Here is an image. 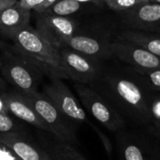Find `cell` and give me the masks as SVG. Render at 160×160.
Here are the masks:
<instances>
[{
	"label": "cell",
	"mask_w": 160,
	"mask_h": 160,
	"mask_svg": "<svg viewBox=\"0 0 160 160\" xmlns=\"http://www.w3.org/2000/svg\"><path fill=\"white\" fill-rule=\"evenodd\" d=\"M21 131L20 125L8 114L0 113V133Z\"/></svg>",
	"instance_id": "cell-23"
},
{
	"label": "cell",
	"mask_w": 160,
	"mask_h": 160,
	"mask_svg": "<svg viewBox=\"0 0 160 160\" xmlns=\"http://www.w3.org/2000/svg\"><path fill=\"white\" fill-rule=\"evenodd\" d=\"M136 70V69H135ZM146 85L156 93L160 94V68L151 70H136Z\"/></svg>",
	"instance_id": "cell-20"
},
{
	"label": "cell",
	"mask_w": 160,
	"mask_h": 160,
	"mask_svg": "<svg viewBox=\"0 0 160 160\" xmlns=\"http://www.w3.org/2000/svg\"><path fill=\"white\" fill-rule=\"evenodd\" d=\"M6 89H7V82L2 77H0V92H5Z\"/></svg>",
	"instance_id": "cell-28"
},
{
	"label": "cell",
	"mask_w": 160,
	"mask_h": 160,
	"mask_svg": "<svg viewBox=\"0 0 160 160\" xmlns=\"http://www.w3.org/2000/svg\"><path fill=\"white\" fill-rule=\"evenodd\" d=\"M48 153L53 160H87L70 143L56 141L49 146Z\"/></svg>",
	"instance_id": "cell-17"
},
{
	"label": "cell",
	"mask_w": 160,
	"mask_h": 160,
	"mask_svg": "<svg viewBox=\"0 0 160 160\" xmlns=\"http://www.w3.org/2000/svg\"><path fill=\"white\" fill-rule=\"evenodd\" d=\"M150 121L146 128L160 142V94H154L150 103Z\"/></svg>",
	"instance_id": "cell-19"
},
{
	"label": "cell",
	"mask_w": 160,
	"mask_h": 160,
	"mask_svg": "<svg viewBox=\"0 0 160 160\" xmlns=\"http://www.w3.org/2000/svg\"><path fill=\"white\" fill-rule=\"evenodd\" d=\"M144 2H151V3H157V4H160V0H144Z\"/></svg>",
	"instance_id": "cell-29"
},
{
	"label": "cell",
	"mask_w": 160,
	"mask_h": 160,
	"mask_svg": "<svg viewBox=\"0 0 160 160\" xmlns=\"http://www.w3.org/2000/svg\"><path fill=\"white\" fill-rule=\"evenodd\" d=\"M120 13L128 29L160 33V4L142 2Z\"/></svg>",
	"instance_id": "cell-11"
},
{
	"label": "cell",
	"mask_w": 160,
	"mask_h": 160,
	"mask_svg": "<svg viewBox=\"0 0 160 160\" xmlns=\"http://www.w3.org/2000/svg\"><path fill=\"white\" fill-rule=\"evenodd\" d=\"M63 47H68L84 55L101 61L113 55L111 49V41L108 39L93 36L81 35L79 33L66 41Z\"/></svg>",
	"instance_id": "cell-13"
},
{
	"label": "cell",
	"mask_w": 160,
	"mask_h": 160,
	"mask_svg": "<svg viewBox=\"0 0 160 160\" xmlns=\"http://www.w3.org/2000/svg\"><path fill=\"white\" fill-rule=\"evenodd\" d=\"M0 142L11 149L22 160H53L48 151L22 131L0 133Z\"/></svg>",
	"instance_id": "cell-12"
},
{
	"label": "cell",
	"mask_w": 160,
	"mask_h": 160,
	"mask_svg": "<svg viewBox=\"0 0 160 160\" xmlns=\"http://www.w3.org/2000/svg\"><path fill=\"white\" fill-rule=\"evenodd\" d=\"M0 113H5V114H8V107L6 105V102L1 95V92H0Z\"/></svg>",
	"instance_id": "cell-27"
},
{
	"label": "cell",
	"mask_w": 160,
	"mask_h": 160,
	"mask_svg": "<svg viewBox=\"0 0 160 160\" xmlns=\"http://www.w3.org/2000/svg\"><path fill=\"white\" fill-rule=\"evenodd\" d=\"M18 0H0V11L16 4Z\"/></svg>",
	"instance_id": "cell-26"
},
{
	"label": "cell",
	"mask_w": 160,
	"mask_h": 160,
	"mask_svg": "<svg viewBox=\"0 0 160 160\" xmlns=\"http://www.w3.org/2000/svg\"><path fill=\"white\" fill-rule=\"evenodd\" d=\"M0 160H22L8 146L0 142Z\"/></svg>",
	"instance_id": "cell-24"
},
{
	"label": "cell",
	"mask_w": 160,
	"mask_h": 160,
	"mask_svg": "<svg viewBox=\"0 0 160 160\" xmlns=\"http://www.w3.org/2000/svg\"><path fill=\"white\" fill-rule=\"evenodd\" d=\"M74 89L83 108L99 125L115 133L126 129V119L95 89L79 82L74 83Z\"/></svg>",
	"instance_id": "cell-7"
},
{
	"label": "cell",
	"mask_w": 160,
	"mask_h": 160,
	"mask_svg": "<svg viewBox=\"0 0 160 160\" xmlns=\"http://www.w3.org/2000/svg\"><path fill=\"white\" fill-rule=\"evenodd\" d=\"M76 1L83 5H96L98 7H102L103 5H105L102 0H76Z\"/></svg>",
	"instance_id": "cell-25"
},
{
	"label": "cell",
	"mask_w": 160,
	"mask_h": 160,
	"mask_svg": "<svg viewBox=\"0 0 160 160\" xmlns=\"http://www.w3.org/2000/svg\"><path fill=\"white\" fill-rule=\"evenodd\" d=\"M56 1L57 0H19V3L22 8L30 11L34 10L37 13H42Z\"/></svg>",
	"instance_id": "cell-21"
},
{
	"label": "cell",
	"mask_w": 160,
	"mask_h": 160,
	"mask_svg": "<svg viewBox=\"0 0 160 160\" xmlns=\"http://www.w3.org/2000/svg\"><path fill=\"white\" fill-rule=\"evenodd\" d=\"M84 6L86 5L81 4L76 0H57L54 4H52L42 13L69 17L70 15L75 14L81 9H82Z\"/></svg>",
	"instance_id": "cell-18"
},
{
	"label": "cell",
	"mask_w": 160,
	"mask_h": 160,
	"mask_svg": "<svg viewBox=\"0 0 160 160\" xmlns=\"http://www.w3.org/2000/svg\"><path fill=\"white\" fill-rule=\"evenodd\" d=\"M1 95L6 102L8 112L31 126H34L41 130L48 131L47 127L39 115L37 113L31 104L26 100L22 94L19 93L18 91H5L1 92Z\"/></svg>",
	"instance_id": "cell-14"
},
{
	"label": "cell",
	"mask_w": 160,
	"mask_h": 160,
	"mask_svg": "<svg viewBox=\"0 0 160 160\" xmlns=\"http://www.w3.org/2000/svg\"><path fill=\"white\" fill-rule=\"evenodd\" d=\"M116 133L120 160H160V142L148 129H123Z\"/></svg>",
	"instance_id": "cell-6"
},
{
	"label": "cell",
	"mask_w": 160,
	"mask_h": 160,
	"mask_svg": "<svg viewBox=\"0 0 160 160\" xmlns=\"http://www.w3.org/2000/svg\"><path fill=\"white\" fill-rule=\"evenodd\" d=\"M13 49L51 79L69 80L62 64L59 50L30 25L11 36Z\"/></svg>",
	"instance_id": "cell-2"
},
{
	"label": "cell",
	"mask_w": 160,
	"mask_h": 160,
	"mask_svg": "<svg viewBox=\"0 0 160 160\" xmlns=\"http://www.w3.org/2000/svg\"><path fill=\"white\" fill-rule=\"evenodd\" d=\"M125 119L137 127L147 128L150 103L155 94L140 74L130 68H106L91 85Z\"/></svg>",
	"instance_id": "cell-1"
},
{
	"label": "cell",
	"mask_w": 160,
	"mask_h": 160,
	"mask_svg": "<svg viewBox=\"0 0 160 160\" xmlns=\"http://www.w3.org/2000/svg\"><path fill=\"white\" fill-rule=\"evenodd\" d=\"M111 49L113 55L136 70L160 68L159 57L132 42L116 38L111 41Z\"/></svg>",
	"instance_id": "cell-10"
},
{
	"label": "cell",
	"mask_w": 160,
	"mask_h": 160,
	"mask_svg": "<svg viewBox=\"0 0 160 160\" xmlns=\"http://www.w3.org/2000/svg\"><path fill=\"white\" fill-rule=\"evenodd\" d=\"M117 38L132 42L160 58V33L127 29L122 31Z\"/></svg>",
	"instance_id": "cell-16"
},
{
	"label": "cell",
	"mask_w": 160,
	"mask_h": 160,
	"mask_svg": "<svg viewBox=\"0 0 160 160\" xmlns=\"http://www.w3.org/2000/svg\"><path fill=\"white\" fill-rule=\"evenodd\" d=\"M43 93L51 99L55 107L75 125L86 124L99 138L110 160H112V144L110 139L95 124L89 121L81 101L74 96L62 79H51L43 87Z\"/></svg>",
	"instance_id": "cell-3"
},
{
	"label": "cell",
	"mask_w": 160,
	"mask_h": 160,
	"mask_svg": "<svg viewBox=\"0 0 160 160\" xmlns=\"http://www.w3.org/2000/svg\"><path fill=\"white\" fill-rule=\"evenodd\" d=\"M36 30L58 50L79 31L78 23L73 19L45 13H38Z\"/></svg>",
	"instance_id": "cell-9"
},
{
	"label": "cell",
	"mask_w": 160,
	"mask_h": 160,
	"mask_svg": "<svg viewBox=\"0 0 160 160\" xmlns=\"http://www.w3.org/2000/svg\"><path fill=\"white\" fill-rule=\"evenodd\" d=\"M22 95L39 115L48 132L53 135L55 141L70 144L78 142L77 125L68 119L44 93L36 91Z\"/></svg>",
	"instance_id": "cell-5"
},
{
	"label": "cell",
	"mask_w": 160,
	"mask_h": 160,
	"mask_svg": "<svg viewBox=\"0 0 160 160\" xmlns=\"http://www.w3.org/2000/svg\"><path fill=\"white\" fill-rule=\"evenodd\" d=\"M30 10L22 8L19 0L13 6L0 11V34L9 38L14 34L29 25Z\"/></svg>",
	"instance_id": "cell-15"
},
{
	"label": "cell",
	"mask_w": 160,
	"mask_h": 160,
	"mask_svg": "<svg viewBox=\"0 0 160 160\" xmlns=\"http://www.w3.org/2000/svg\"><path fill=\"white\" fill-rule=\"evenodd\" d=\"M63 67L69 80L87 85L93 84L102 74L101 60L95 59L68 47L59 50Z\"/></svg>",
	"instance_id": "cell-8"
},
{
	"label": "cell",
	"mask_w": 160,
	"mask_h": 160,
	"mask_svg": "<svg viewBox=\"0 0 160 160\" xmlns=\"http://www.w3.org/2000/svg\"><path fill=\"white\" fill-rule=\"evenodd\" d=\"M0 71L3 79L21 94L38 91L44 75L35 65L13 48L3 52L0 57Z\"/></svg>",
	"instance_id": "cell-4"
},
{
	"label": "cell",
	"mask_w": 160,
	"mask_h": 160,
	"mask_svg": "<svg viewBox=\"0 0 160 160\" xmlns=\"http://www.w3.org/2000/svg\"><path fill=\"white\" fill-rule=\"evenodd\" d=\"M102 1L108 8L118 12L128 10L137 6L140 3L144 2V0H102Z\"/></svg>",
	"instance_id": "cell-22"
}]
</instances>
